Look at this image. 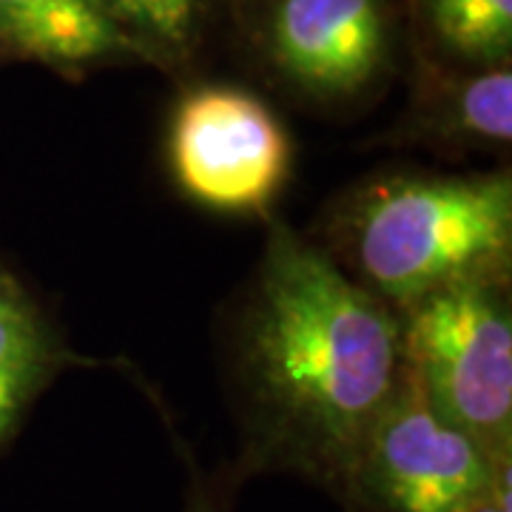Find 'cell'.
Segmentation results:
<instances>
[{"mask_svg":"<svg viewBox=\"0 0 512 512\" xmlns=\"http://www.w3.org/2000/svg\"><path fill=\"white\" fill-rule=\"evenodd\" d=\"M393 140L444 151L510 146L512 69H464L421 57Z\"/></svg>","mask_w":512,"mask_h":512,"instance_id":"52a82bcc","label":"cell"},{"mask_svg":"<svg viewBox=\"0 0 512 512\" xmlns=\"http://www.w3.org/2000/svg\"><path fill=\"white\" fill-rule=\"evenodd\" d=\"M3 63H15V60H12V55L0 46V66H3Z\"/></svg>","mask_w":512,"mask_h":512,"instance_id":"5bb4252c","label":"cell"},{"mask_svg":"<svg viewBox=\"0 0 512 512\" xmlns=\"http://www.w3.org/2000/svg\"><path fill=\"white\" fill-rule=\"evenodd\" d=\"M407 376L493 458H512L510 274L427 293L399 313Z\"/></svg>","mask_w":512,"mask_h":512,"instance_id":"3957f363","label":"cell"},{"mask_svg":"<svg viewBox=\"0 0 512 512\" xmlns=\"http://www.w3.org/2000/svg\"><path fill=\"white\" fill-rule=\"evenodd\" d=\"M362 288L396 313L427 293L510 274L512 180L490 174H390L359 185L333 220Z\"/></svg>","mask_w":512,"mask_h":512,"instance_id":"7a4b0ae2","label":"cell"},{"mask_svg":"<svg viewBox=\"0 0 512 512\" xmlns=\"http://www.w3.org/2000/svg\"><path fill=\"white\" fill-rule=\"evenodd\" d=\"M165 151L177 188L220 214H268L293 160L274 109L234 83L188 86L171 111Z\"/></svg>","mask_w":512,"mask_h":512,"instance_id":"5b68a950","label":"cell"},{"mask_svg":"<svg viewBox=\"0 0 512 512\" xmlns=\"http://www.w3.org/2000/svg\"><path fill=\"white\" fill-rule=\"evenodd\" d=\"M137 63L183 77L194 72L237 0H92Z\"/></svg>","mask_w":512,"mask_h":512,"instance_id":"30bf717a","label":"cell"},{"mask_svg":"<svg viewBox=\"0 0 512 512\" xmlns=\"http://www.w3.org/2000/svg\"><path fill=\"white\" fill-rule=\"evenodd\" d=\"M430 60L464 69L512 63V0H410Z\"/></svg>","mask_w":512,"mask_h":512,"instance_id":"8fae6325","label":"cell"},{"mask_svg":"<svg viewBox=\"0 0 512 512\" xmlns=\"http://www.w3.org/2000/svg\"><path fill=\"white\" fill-rule=\"evenodd\" d=\"M464 512H512L510 501V467H504L495 481L487 487V493L476 498Z\"/></svg>","mask_w":512,"mask_h":512,"instance_id":"4fadbf2b","label":"cell"},{"mask_svg":"<svg viewBox=\"0 0 512 512\" xmlns=\"http://www.w3.org/2000/svg\"><path fill=\"white\" fill-rule=\"evenodd\" d=\"M0 46L66 80L137 63L92 0H0Z\"/></svg>","mask_w":512,"mask_h":512,"instance_id":"9c48e42d","label":"cell"},{"mask_svg":"<svg viewBox=\"0 0 512 512\" xmlns=\"http://www.w3.org/2000/svg\"><path fill=\"white\" fill-rule=\"evenodd\" d=\"M245 464L342 493L402 382V319L342 262L271 222L237 328Z\"/></svg>","mask_w":512,"mask_h":512,"instance_id":"6da1fadb","label":"cell"},{"mask_svg":"<svg viewBox=\"0 0 512 512\" xmlns=\"http://www.w3.org/2000/svg\"><path fill=\"white\" fill-rule=\"evenodd\" d=\"M183 512H231L228 510V498L211 478H194L188 495H185Z\"/></svg>","mask_w":512,"mask_h":512,"instance_id":"7c38bea8","label":"cell"},{"mask_svg":"<svg viewBox=\"0 0 512 512\" xmlns=\"http://www.w3.org/2000/svg\"><path fill=\"white\" fill-rule=\"evenodd\" d=\"M92 365L66 345L35 293L0 259V450L63 370Z\"/></svg>","mask_w":512,"mask_h":512,"instance_id":"ba28073f","label":"cell"},{"mask_svg":"<svg viewBox=\"0 0 512 512\" xmlns=\"http://www.w3.org/2000/svg\"><path fill=\"white\" fill-rule=\"evenodd\" d=\"M234 18L265 69L313 103L362 100L396 63V0H237Z\"/></svg>","mask_w":512,"mask_h":512,"instance_id":"8992f818","label":"cell"},{"mask_svg":"<svg viewBox=\"0 0 512 512\" xmlns=\"http://www.w3.org/2000/svg\"><path fill=\"white\" fill-rule=\"evenodd\" d=\"M504 467L512 458H493L439 416L404 370L339 498L350 512H464Z\"/></svg>","mask_w":512,"mask_h":512,"instance_id":"277c9868","label":"cell"}]
</instances>
